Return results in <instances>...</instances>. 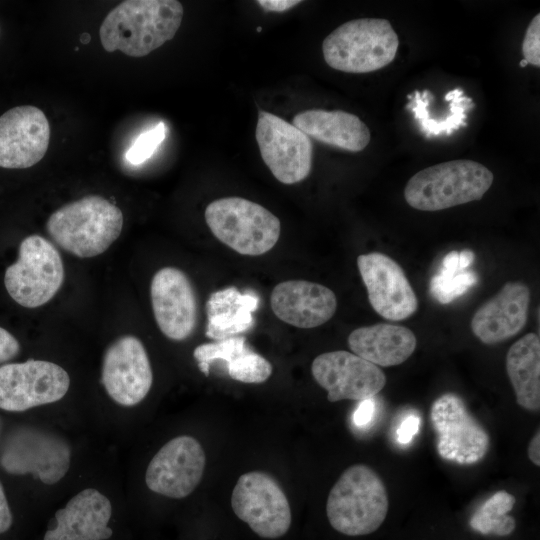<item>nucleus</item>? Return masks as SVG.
I'll use <instances>...</instances> for the list:
<instances>
[{
    "label": "nucleus",
    "mask_w": 540,
    "mask_h": 540,
    "mask_svg": "<svg viewBox=\"0 0 540 540\" xmlns=\"http://www.w3.org/2000/svg\"><path fill=\"white\" fill-rule=\"evenodd\" d=\"M311 373L327 391L330 402L373 398L386 385V376L378 366L345 350L318 355L311 364Z\"/></svg>",
    "instance_id": "4468645a"
},
{
    "label": "nucleus",
    "mask_w": 540,
    "mask_h": 540,
    "mask_svg": "<svg viewBox=\"0 0 540 540\" xmlns=\"http://www.w3.org/2000/svg\"><path fill=\"white\" fill-rule=\"evenodd\" d=\"M494 181L483 164L466 159L429 166L407 182L404 198L420 211H439L480 200Z\"/></svg>",
    "instance_id": "20e7f679"
},
{
    "label": "nucleus",
    "mask_w": 540,
    "mask_h": 540,
    "mask_svg": "<svg viewBox=\"0 0 540 540\" xmlns=\"http://www.w3.org/2000/svg\"><path fill=\"white\" fill-rule=\"evenodd\" d=\"M478 281L474 272L459 268V252L451 251L442 260L438 274L430 281V293L441 304H447L463 295Z\"/></svg>",
    "instance_id": "bb28decb"
},
{
    "label": "nucleus",
    "mask_w": 540,
    "mask_h": 540,
    "mask_svg": "<svg viewBox=\"0 0 540 540\" xmlns=\"http://www.w3.org/2000/svg\"><path fill=\"white\" fill-rule=\"evenodd\" d=\"M231 379L242 383L259 384L272 374L271 363L251 348L227 364Z\"/></svg>",
    "instance_id": "c756f323"
},
{
    "label": "nucleus",
    "mask_w": 540,
    "mask_h": 540,
    "mask_svg": "<svg viewBox=\"0 0 540 540\" xmlns=\"http://www.w3.org/2000/svg\"><path fill=\"white\" fill-rule=\"evenodd\" d=\"M249 348L246 338L238 335L198 345L193 351V357L197 361L200 371L208 376L213 361L223 360L228 364Z\"/></svg>",
    "instance_id": "c85d7f7f"
},
{
    "label": "nucleus",
    "mask_w": 540,
    "mask_h": 540,
    "mask_svg": "<svg viewBox=\"0 0 540 540\" xmlns=\"http://www.w3.org/2000/svg\"><path fill=\"white\" fill-rule=\"evenodd\" d=\"M257 31L260 32V31H261V27H258V28H257Z\"/></svg>",
    "instance_id": "a19ab883"
},
{
    "label": "nucleus",
    "mask_w": 540,
    "mask_h": 540,
    "mask_svg": "<svg viewBox=\"0 0 540 540\" xmlns=\"http://www.w3.org/2000/svg\"><path fill=\"white\" fill-rule=\"evenodd\" d=\"M101 382L116 403L130 407L140 403L149 393L153 373L143 343L133 335L117 338L106 349Z\"/></svg>",
    "instance_id": "2eb2a0df"
},
{
    "label": "nucleus",
    "mask_w": 540,
    "mask_h": 540,
    "mask_svg": "<svg viewBox=\"0 0 540 540\" xmlns=\"http://www.w3.org/2000/svg\"><path fill=\"white\" fill-rule=\"evenodd\" d=\"M12 522V513L5 495L3 485L0 482V534L9 530Z\"/></svg>",
    "instance_id": "c9c22d12"
},
{
    "label": "nucleus",
    "mask_w": 540,
    "mask_h": 540,
    "mask_svg": "<svg viewBox=\"0 0 540 540\" xmlns=\"http://www.w3.org/2000/svg\"><path fill=\"white\" fill-rule=\"evenodd\" d=\"M112 515L110 500L94 488L73 496L56 511V526L46 531L43 540H106L113 531L108 523Z\"/></svg>",
    "instance_id": "412c9836"
},
{
    "label": "nucleus",
    "mask_w": 540,
    "mask_h": 540,
    "mask_svg": "<svg viewBox=\"0 0 540 540\" xmlns=\"http://www.w3.org/2000/svg\"><path fill=\"white\" fill-rule=\"evenodd\" d=\"M68 443L55 433L38 428H20L8 437L1 455L2 467L11 474H32L53 485L70 467Z\"/></svg>",
    "instance_id": "9d476101"
},
{
    "label": "nucleus",
    "mask_w": 540,
    "mask_h": 540,
    "mask_svg": "<svg viewBox=\"0 0 540 540\" xmlns=\"http://www.w3.org/2000/svg\"><path fill=\"white\" fill-rule=\"evenodd\" d=\"M352 353L381 367L405 362L415 351L417 339L407 327L377 323L353 330L348 336Z\"/></svg>",
    "instance_id": "5701e85b"
},
{
    "label": "nucleus",
    "mask_w": 540,
    "mask_h": 540,
    "mask_svg": "<svg viewBox=\"0 0 540 540\" xmlns=\"http://www.w3.org/2000/svg\"><path fill=\"white\" fill-rule=\"evenodd\" d=\"M515 504V497L500 490L487 498L474 512L470 519L473 530L483 535L507 536L516 526L515 519L508 515Z\"/></svg>",
    "instance_id": "a878e982"
},
{
    "label": "nucleus",
    "mask_w": 540,
    "mask_h": 540,
    "mask_svg": "<svg viewBox=\"0 0 540 540\" xmlns=\"http://www.w3.org/2000/svg\"><path fill=\"white\" fill-rule=\"evenodd\" d=\"M420 420L416 416H408L400 424L397 435L398 440L402 444L409 443L419 429Z\"/></svg>",
    "instance_id": "72a5a7b5"
},
{
    "label": "nucleus",
    "mask_w": 540,
    "mask_h": 540,
    "mask_svg": "<svg viewBox=\"0 0 540 540\" xmlns=\"http://www.w3.org/2000/svg\"><path fill=\"white\" fill-rule=\"evenodd\" d=\"M527 65H528V63H527L526 60H524V59L520 60V62H519V66H520V67L524 68V67H526Z\"/></svg>",
    "instance_id": "ea45409f"
},
{
    "label": "nucleus",
    "mask_w": 540,
    "mask_h": 540,
    "mask_svg": "<svg viewBox=\"0 0 540 540\" xmlns=\"http://www.w3.org/2000/svg\"><path fill=\"white\" fill-rule=\"evenodd\" d=\"M293 125L309 138L349 152L364 150L371 139L368 126L343 110H305L293 117Z\"/></svg>",
    "instance_id": "4be33fe9"
},
{
    "label": "nucleus",
    "mask_w": 540,
    "mask_h": 540,
    "mask_svg": "<svg viewBox=\"0 0 540 540\" xmlns=\"http://www.w3.org/2000/svg\"><path fill=\"white\" fill-rule=\"evenodd\" d=\"M506 371L517 404L531 412L540 410V339L528 333L517 340L506 354Z\"/></svg>",
    "instance_id": "393cba45"
},
{
    "label": "nucleus",
    "mask_w": 540,
    "mask_h": 540,
    "mask_svg": "<svg viewBox=\"0 0 540 540\" xmlns=\"http://www.w3.org/2000/svg\"><path fill=\"white\" fill-rule=\"evenodd\" d=\"M527 454L530 461L536 466H540V432L534 434L527 448Z\"/></svg>",
    "instance_id": "4c0bfd02"
},
{
    "label": "nucleus",
    "mask_w": 540,
    "mask_h": 540,
    "mask_svg": "<svg viewBox=\"0 0 540 540\" xmlns=\"http://www.w3.org/2000/svg\"><path fill=\"white\" fill-rule=\"evenodd\" d=\"M70 386L59 365L30 359L0 366V409L20 412L62 399Z\"/></svg>",
    "instance_id": "9b49d317"
},
{
    "label": "nucleus",
    "mask_w": 540,
    "mask_h": 540,
    "mask_svg": "<svg viewBox=\"0 0 540 540\" xmlns=\"http://www.w3.org/2000/svg\"><path fill=\"white\" fill-rule=\"evenodd\" d=\"M430 420L436 435V449L442 459L458 465H473L487 455L489 434L457 394L449 392L435 399L430 408Z\"/></svg>",
    "instance_id": "6e6552de"
},
{
    "label": "nucleus",
    "mask_w": 540,
    "mask_h": 540,
    "mask_svg": "<svg viewBox=\"0 0 540 540\" xmlns=\"http://www.w3.org/2000/svg\"><path fill=\"white\" fill-rule=\"evenodd\" d=\"M166 126L160 122L150 130L141 133L130 146L125 158L133 165H139L149 159L166 137Z\"/></svg>",
    "instance_id": "7c9ffc66"
},
{
    "label": "nucleus",
    "mask_w": 540,
    "mask_h": 540,
    "mask_svg": "<svg viewBox=\"0 0 540 540\" xmlns=\"http://www.w3.org/2000/svg\"><path fill=\"white\" fill-rule=\"evenodd\" d=\"M49 142L50 125L41 109L17 106L0 116V167L25 169L37 164Z\"/></svg>",
    "instance_id": "a211bd4d"
},
{
    "label": "nucleus",
    "mask_w": 540,
    "mask_h": 540,
    "mask_svg": "<svg viewBox=\"0 0 540 540\" xmlns=\"http://www.w3.org/2000/svg\"><path fill=\"white\" fill-rule=\"evenodd\" d=\"M270 305L281 321L298 328H315L329 321L337 309L335 293L328 287L306 280L277 284Z\"/></svg>",
    "instance_id": "aec40b11"
},
{
    "label": "nucleus",
    "mask_w": 540,
    "mask_h": 540,
    "mask_svg": "<svg viewBox=\"0 0 540 540\" xmlns=\"http://www.w3.org/2000/svg\"><path fill=\"white\" fill-rule=\"evenodd\" d=\"M206 464L205 452L194 437L181 435L154 455L145 474L147 487L165 497L181 499L199 485Z\"/></svg>",
    "instance_id": "ddd939ff"
},
{
    "label": "nucleus",
    "mask_w": 540,
    "mask_h": 540,
    "mask_svg": "<svg viewBox=\"0 0 540 540\" xmlns=\"http://www.w3.org/2000/svg\"><path fill=\"white\" fill-rule=\"evenodd\" d=\"M255 137L263 161L278 181L295 184L310 174L312 142L293 124L259 110Z\"/></svg>",
    "instance_id": "f8f14e48"
},
{
    "label": "nucleus",
    "mask_w": 540,
    "mask_h": 540,
    "mask_svg": "<svg viewBox=\"0 0 540 540\" xmlns=\"http://www.w3.org/2000/svg\"><path fill=\"white\" fill-rule=\"evenodd\" d=\"M205 220L219 241L242 255H262L280 236V220L262 205L242 197L214 200L205 209Z\"/></svg>",
    "instance_id": "423d86ee"
},
{
    "label": "nucleus",
    "mask_w": 540,
    "mask_h": 540,
    "mask_svg": "<svg viewBox=\"0 0 540 540\" xmlns=\"http://www.w3.org/2000/svg\"><path fill=\"white\" fill-rule=\"evenodd\" d=\"M259 297L231 286L213 292L206 303V336L219 341L238 336L253 326Z\"/></svg>",
    "instance_id": "b1692460"
},
{
    "label": "nucleus",
    "mask_w": 540,
    "mask_h": 540,
    "mask_svg": "<svg viewBox=\"0 0 540 540\" xmlns=\"http://www.w3.org/2000/svg\"><path fill=\"white\" fill-rule=\"evenodd\" d=\"M398 47V35L387 19L361 18L345 22L326 36L322 52L331 68L363 74L389 65Z\"/></svg>",
    "instance_id": "39448f33"
},
{
    "label": "nucleus",
    "mask_w": 540,
    "mask_h": 540,
    "mask_svg": "<svg viewBox=\"0 0 540 540\" xmlns=\"http://www.w3.org/2000/svg\"><path fill=\"white\" fill-rule=\"evenodd\" d=\"M183 18L176 0H127L103 20L99 36L107 52L143 57L173 39Z\"/></svg>",
    "instance_id": "f257e3e1"
},
{
    "label": "nucleus",
    "mask_w": 540,
    "mask_h": 540,
    "mask_svg": "<svg viewBox=\"0 0 540 540\" xmlns=\"http://www.w3.org/2000/svg\"><path fill=\"white\" fill-rule=\"evenodd\" d=\"M444 99L449 102L447 114L435 119L424 117L417 120L418 129L427 138L441 135L450 136L460 127L467 126L466 112L475 107L472 98L465 96L461 88L448 91Z\"/></svg>",
    "instance_id": "cd10ccee"
},
{
    "label": "nucleus",
    "mask_w": 540,
    "mask_h": 540,
    "mask_svg": "<svg viewBox=\"0 0 540 540\" xmlns=\"http://www.w3.org/2000/svg\"><path fill=\"white\" fill-rule=\"evenodd\" d=\"M357 266L369 302L380 316L401 321L417 311L416 294L402 267L394 259L380 252L361 254L357 258Z\"/></svg>",
    "instance_id": "dca6fc26"
},
{
    "label": "nucleus",
    "mask_w": 540,
    "mask_h": 540,
    "mask_svg": "<svg viewBox=\"0 0 540 540\" xmlns=\"http://www.w3.org/2000/svg\"><path fill=\"white\" fill-rule=\"evenodd\" d=\"M474 260V253L471 250L465 249L459 252V268L466 270Z\"/></svg>",
    "instance_id": "58836bf2"
},
{
    "label": "nucleus",
    "mask_w": 540,
    "mask_h": 540,
    "mask_svg": "<svg viewBox=\"0 0 540 540\" xmlns=\"http://www.w3.org/2000/svg\"><path fill=\"white\" fill-rule=\"evenodd\" d=\"M231 507L235 515L262 538H280L291 526L292 514L286 494L265 472L250 471L238 478L231 495Z\"/></svg>",
    "instance_id": "1a4fd4ad"
},
{
    "label": "nucleus",
    "mask_w": 540,
    "mask_h": 540,
    "mask_svg": "<svg viewBox=\"0 0 540 540\" xmlns=\"http://www.w3.org/2000/svg\"><path fill=\"white\" fill-rule=\"evenodd\" d=\"M119 207L99 195H88L65 204L48 218L46 229L65 251L90 258L104 253L123 228Z\"/></svg>",
    "instance_id": "f03ea898"
},
{
    "label": "nucleus",
    "mask_w": 540,
    "mask_h": 540,
    "mask_svg": "<svg viewBox=\"0 0 540 540\" xmlns=\"http://www.w3.org/2000/svg\"><path fill=\"white\" fill-rule=\"evenodd\" d=\"M522 54L528 64L540 67V14L528 25L522 42Z\"/></svg>",
    "instance_id": "2f4dec72"
},
{
    "label": "nucleus",
    "mask_w": 540,
    "mask_h": 540,
    "mask_svg": "<svg viewBox=\"0 0 540 540\" xmlns=\"http://www.w3.org/2000/svg\"><path fill=\"white\" fill-rule=\"evenodd\" d=\"M375 412V403L372 398L360 401L353 414V422L357 426H364L370 422Z\"/></svg>",
    "instance_id": "f704fd0d"
},
{
    "label": "nucleus",
    "mask_w": 540,
    "mask_h": 540,
    "mask_svg": "<svg viewBox=\"0 0 540 540\" xmlns=\"http://www.w3.org/2000/svg\"><path fill=\"white\" fill-rule=\"evenodd\" d=\"M64 280V266L56 247L40 235H30L19 246L18 259L5 271L10 297L26 308L50 301Z\"/></svg>",
    "instance_id": "0eeeda50"
},
{
    "label": "nucleus",
    "mask_w": 540,
    "mask_h": 540,
    "mask_svg": "<svg viewBox=\"0 0 540 540\" xmlns=\"http://www.w3.org/2000/svg\"><path fill=\"white\" fill-rule=\"evenodd\" d=\"M19 352L18 340L10 332L0 327V364L13 359Z\"/></svg>",
    "instance_id": "473e14b6"
},
{
    "label": "nucleus",
    "mask_w": 540,
    "mask_h": 540,
    "mask_svg": "<svg viewBox=\"0 0 540 540\" xmlns=\"http://www.w3.org/2000/svg\"><path fill=\"white\" fill-rule=\"evenodd\" d=\"M150 296L154 318L169 339L188 338L197 323V298L187 275L178 268L164 267L151 281Z\"/></svg>",
    "instance_id": "f3484780"
},
{
    "label": "nucleus",
    "mask_w": 540,
    "mask_h": 540,
    "mask_svg": "<svg viewBox=\"0 0 540 540\" xmlns=\"http://www.w3.org/2000/svg\"><path fill=\"white\" fill-rule=\"evenodd\" d=\"M389 508L388 494L379 475L365 464H354L331 488L326 515L333 529L347 536L375 532Z\"/></svg>",
    "instance_id": "7ed1b4c3"
},
{
    "label": "nucleus",
    "mask_w": 540,
    "mask_h": 540,
    "mask_svg": "<svg viewBox=\"0 0 540 540\" xmlns=\"http://www.w3.org/2000/svg\"><path fill=\"white\" fill-rule=\"evenodd\" d=\"M529 304V287L520 281L507 282L476 310L471 320V330L487 345L506 341L525 327Z\"/></svg>",
    "instance_id": "6ab92c4d"
},
{
    "label": "nucleus",
    "mask_w": 540,
    "mask_h": 540,
    "mask_svg": "<svg viewBox=\"0 0 540 540\" xmlns=\"http://www.w3.org/2000/svg\"><path fill=\"white\" fill-rule=\"evenodd\" d=\"M300 0H259L257 4L269 12H285L300 4Z\"/></svg>",
    "instance_id": "e433bc0d"
}]
</instances>
